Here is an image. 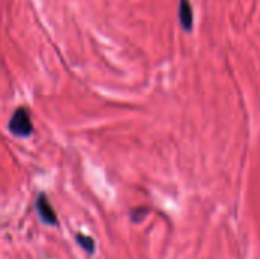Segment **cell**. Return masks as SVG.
<instances>
[{
	"label": "cell",
	"mask_w": 260,
	"mask_h": 259,
	"mask_svg": "<svg viewBox=\"0 0 260 259\" xmlns=\"http://www.w3.org/2000/svg\"><path fill=\"white\" fill-rule=\"evenodd\" d=\"M76 241H78V244H79L87 253H93V252H94V241H93L90 237H87V235H78V237H76Z\"/></svg>",
	"instance_id": "obj_4"
},
{
	"label": "cell",
	"mask_w": 260,
	"mask_h": 259,
	"mask_svg": "<svg viewBox=\"0 0 260 259\" xmlns=\"http://www.w3.org/2000/svg\"><path fill=\"white\" fill-rule=\"evenodd\" d=\"M180 20L183 23V26L186 29H190L192 27V20H193V15H192V6L187 0H181V5H180Z\"/></svg>",
	"instance_id": "obj_3"
},
{
	"label": "cell",
	"mask_w": 260,
	"mask_h": 259,
	"mask_svg": "<svg viewBox=\"0 0 260 259\" xmlns=\"http://www.w3.org/2000/svg\"><path fill=\"white\" fill-rule=\"evenodd\" d=\"M37 212H38L43 223L50 224V226H56V223H58L56 214H55L50 202L47 200V197L44 194H40V197L37 198Z\"/></svg>",
	"instance_id": "obj_2"
},
{
	"label": "cell",
	"mask_w": 260,
	"mask_h": 259,
	"mask_svg": "<svg viewBox=\"0 0 260 259\" xmlns=\"http://www.w3.org/2000/svg\"><path fill=\"white\" fill-rule=\"evenodd\" d=\"M9 130L17 137H26L32 133V121L29 116V111L24 107H20L15 110L12 118L9 119Z\"/></svg>",
	"instance_id": "obj_1"
}]
</instances>
